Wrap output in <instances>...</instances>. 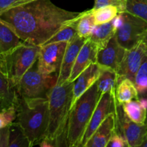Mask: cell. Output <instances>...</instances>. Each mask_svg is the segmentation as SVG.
<instances>
[{
  "mask_svg": "<svg viewBox=\"0 0 147 147\" xmlns=\"http://www.w3.org/2000/svg\"><path fill=\"white\" fill-rule=\"evenodd\" d=\"M126 51V49L119 44L114 35L111 39L107 45L98 51L97 63L100 66L110 67L117 72Z\"/></svg>",
  "mask_w": 147,
  "mask_h": 147,
  "instance_id": "13",
  "label": "cell"
},
{
  "mask_svg": "<svg viewBox=\"0 0 147 147\" xmlns=\"http://www.w3.org/2000/svg\"><path fill=\"white\" fill-rule=\"evenodd\" d=\"M96 25L93 9L81 12L77 23L78 35L83 38H88Z\"/></svg>",
  "mask_w": 147,
  "mask_h": 147,
  "instance_id": "24",
  "label": "cell"
},
{
  "mask_svg": "<svg viewBox=\"0 0 147 147\" xmlns=\"http://www.w3.org/2000/svg\"><path fill=\"white\" fill-rule=\"evenodd\" d=\"M134 84L139 98H147V54L135 77Z\"/></svg>",
  "mask_w": 147,
  "mask_h": 147,
  "instance_id": "27",
  "label": "cell"
},
{
  "mask_svg": "<svg viewBox=\"0 0 147 147\" xmlns=\"http://www.w3.org/2000/svg\"><path fill=\"white\" fill-rule=\"evenodd\" d=\"M68 42H58L40 46L37 66L42 73L57 74L61 67Z\"/></svg>",
  "mask_w": 147,
  "mask_h": 147,
  "instance_id": "9",
  "label": "cell"
},
{
  "mask_svg": "<svg viewBox=\"0 0 147 147\" xmlns=\"http://www.w3.org/2000/svg\"><path fill=\"white\" fill-rule=\"evenodd\" d=\"M98 51V48L96 45L90 38H87L78 54L68 82H74L79 75L89 65L97 63Z\"/></svg>",
  "mask_w": 147,
  "mask_h": 147,
  "instance_id": "14",
  "label": "cell"
},
{
  "mask_svg": "<svg viewBox=\"0 0 147 147\" xmlns=\"http://www.w3.org/2000/svg\"><path fill=\"white\" fill-rule=\"evenodd\" d=\"M17 0H0V14L8 9L14 7Z\"/></svg>",
  "mask_w": 147,
  "mask_h": 147,
  "instance_id": "33",
  "label": "cell"
},
{
  "mask_svg": "<svg viewBox=\"0 0 147 147\" xmlns=\"http://www.w3.org/2000/svg\"><path fill=\"white\" fill-rule=\"evenodd\" d=\"M139 103H140L141 106L147 110V98H145V97L139 98Z\"/></svg>",
  "mask_w": 147,
  "mask_h": 147,
  "instance_id": "37",
  "label": "cell"
},
{
  "mask_svg": "<svg viewBox=\"0 0 147 147\" xmlns=\"http://www.w3.org/2000/svg\"><path fill=\"white\" fill-rule=\"evenodd\" d=\"M39 146H41V147H54L55 146V144L50 140L49 138L47 137H45L41 142H40L39 144Z\"/></svg>",
  "mask_w": 147,
  "mask_h": 147,
  "instance_id": "35",
  "label": "cell"
},
{
  "mask_svg": "<svg viewBox=\"0 0 147 147\" xmlns=\"http://www.w3.org/2000/svg\"><path fill=\"white\" fill-rule=\"evenodd\" d=\"M100 73V65L97 63H93L83 70L74 80L72 106L78 99L93 84L97 82Z\"/></svg>",
  "mask_w": 147,
  "mask_h": 147,
  "instance_id": "15",
  "label": "cell"
},
{
  "mask_svg": "<svg viewBox=\"0 0 147 147\" xmlns=\"http://www.w3.org/2000/svg\"><path fill=\"white\" fill-rule=\"evenodd\" d=\"M36 1V0H17L14 6L19 5V4H25V3L30 2V1Z\"/></svg>",
  "mask_w": 147,
  "mask_h": 147,
  "instance_id": "38",
  "label": "cell"
},
{
  "mask_svg": "<svg viewBox=\"0 0 147 147\" xmlns=\"http://www.w3.org/2000/svg\"><path fill=\"white\" fill-rule=\"evenodd\" d=\"M116 92L105 93L100 98L97 106L92 115L89 124L85 131L83 137L82 139L80 147H85L87 142L90 139L94 132L97 130L100 124L103 123L109 113L113 112L114 110V95Z\"/></svg>",
  "mask_w": 147,
  "mask_h": 147,
  "instance_id": "11",
  "label": "cell"
},
{
  "mask_svg": "<svg viewBox=\"0 0 147 147\" xmlns=\"http://www.w3.org/2000/svg\"><path fill=\"white\" fill-rule=\"evenodd\" d=\"M142 41H143L144 43L145 46H146V48L147 50V30H146V32H145L144 35L143 39H142Z\"/></svg>",
  "mask_w": 147,
  "mask_h": 147,
  "instance_id": "39",
  "label": "cell"
},
{
  "mask_svg": "<svg viewBox=\"0 0 147 147\" xmlns=\"http://www.w3.org/2000/svg\"><path fill=\"white\" fill-rule=\"evenodd\" d=\"M123 12L119 13L112 20V23H113V26H114L115 28L116 29V30L121 27V26L123 24Z\"/></svg>",
  "mask_w": 147,
  "mask_h": 147,
  "instance_id": "34",
  "label": "cell"
},
{
  "mask_svg": "<svg viewBox=\"0 0 147 147\" xmlns=\"http://www.w3.org/2000/svg\"><path fill=\"white\" fill-rule=\"evenodd\" d=\"M123 14V24L116 30L115 37L119 44L127 50L142 40L147 30V22L140 17L126 11Z\"/></svg>",
  "mask_w": 147,
  "mask_h": 147,
  "instance_id": "8",
  "label": "cell"
},
{
  "mask_svg": "<svg viewBox=\"0 0 147 147\" xmlns=\"http://www.w3.org/2000/svg\"><path fill=\"white\" fill-rule=\"evenodd\" d=\"M81 13L80 14V15ZM80 15L72 20L70 22L63 26L55 34H53L47 41H46L42 45L50 43L58 42H70L73 40L77 34V23ZM42 46V45H41Z\"/></svg>",
  "mask_w": 147,
  "mask_h": 147,
  "instance_id": "22",
  "label": "cell"
},
{
  "mask_svg": "<svg viewBox=\"0 0 147 147\" xmlns=\"http://www.w3.org/2000/svg\"><path fill=\"white\" fill-rule=\"evenodd\" d=\"M25 42L14 30L0 19V54H4Z\"/></svg>",
  "mask_w": 147,
  "mask_h": 147,
  "instance_id": "17",
  "label": "cell"
},
{
  "mask_svg": "<svg viewBox=\"0 0 147 147\" xmlns=\"http://www.w3.org/2000/svg\"><path fill=\"white\" fill-rule=\"evenodd\" d=\"M17 119L15 104L7 108L0 112V129L11 125Z\"/></svg>",
  "mask_w": 147,
  "mask_h": 147,
  "instance_id": "29",
  "label": "cell"
},
{
  "mask_svg": "<svg viewBox=\"0 0 147 147\" xmlns=\"http://www.w3.org/2000/svg\"><path fill=\"white\" fill-rule=\"evenodd\" d=\"M80 13L60 8L50 0H36L8 9L0 19L24 42L41 46Z\"/></svg>",
  "mask_w": 147,
  "mask_h": 147,
  "instance_id": "1",
  "label": "cell"
},
{
  "mask_svg": "<svg viewBox=\"0 0 147 147\" xmlns=\"http://www.w3.org/2000/svg\"><path fill=\"white\" fill-rule=\"evenodd\" d=\"M129 147L127 142L124 139L123 136L119 134L118 132L114 131L112 135L107 147Z\"/></svg>",
  "mask_w": 147,
  "mask_h": 147,
  "instance_id": "31",
  "label": "cell"
},
{
  "mask_svg": "<svg viewBox=\"0 0 147 147\" xmlns=\"http://www.w3.org/2000/svg\"><path fill=\"white\" fill-rule=\"evenodd\" d=\"M116 98L121 104L128 103L132 100L139 99V93L134 83L128 78L121 80L116 86Z\"/></svg>",
  "mask_w": 147,
  "mask_h": 147,
  "instance_id": "20",
  "label": "cell"
},
{
  "mask_svg": "<svg viewBox=\"0 0 147 147\" xmlns=\"http://www.w3.org/2000/svg\"><path fill=\"white\" fill-rule=\"evenodd\" d=\"M114 110L116 117L115 131L120 134L127 142L129 147H141L144 136L147 133V126L145 124H138L132 121L123 111L114 95Z\"/></svg>",
  "mask_w": 147,
  "mask_h": 147,
  "instance_id": "7",
  "label": "cell"
},
{
  "mask_svg": "<svg viewBox=\"0 0 147 147\" xmlns=\"http://www.w3.org/2000/svg\"><path fill=\"white\" fill-rule=\"evenodd\" d=\"M141 147H147V133L146 136H144V139L143 142H142V145H141Z\"/></svg>",
  "mask_w": 147,
  "mask_h": 147,
  "instance_id": "40",
  "label": "cell"
},
{
  "mask_svg": "<svg viewBox=\"0 0 147 147\" xmlns=\"http://www.w3.org/2000/svg\"><path fill=\"white\" fill-rule=\"evenodd\" d=\"M9 106H9L1 98H0V112L2 111L3 110H4V109H7V108L9 107Z\"/></svg>",
  "mask_w": 147,
  "mask_h": 147,
  "instance_id": "36",
  "label": "cell"
},
{
  "mask_svg": "<svg viewBox=\"0 0 147 147\" xmlns=\"http://www.w3.org/2000/svg\"><path fill=\"white\" fill-rule=\"evenodd\" d=\"M123 111L128 117L138 124H145L147 116V110L141 106L139 99L132 100L122 104Z\"/></svg>",
  "mask_w": 147,
  "mask_h": 147,
  "instance_id": "23",
  "label": "cell"
},
{
  "mask_svg": "<svg viewBox=\"0 0 147 147\" xmlns=\"http://www.w3.org/2000/svg\"><path fill=\"white\" fill-rule=\"evenodd\" d=\"M57 75H45L38 70L37 61L23 76L16 86L17 94L25 98H47L50 90L57 84Z\"/></svg>",
  "mask_w": 147,
  "mask_h": 147,
  "instance_id": "6",
  "label": "cell"
},
{
  "mask_svg": "<svg viewBox=\"0 0 147 147\" xmlns=\"http://www.w3.org/2000/svg\"><path fill=\"white\" fill-rule=\"evenodd\" d=\"M73 82L56 84L48 94L49 126L45 137L55 146L66 144V130L71 110L73 96Z\"/></svg>",
  "mask_w": 147,
  "mask_h": 147,
  "instance_id": "3",
  "label": "cell"
},
{
  "mask_svg": "<svg viewBox=\"0 0 147 147\" xmlns=\"http://www.w3.org/2000/svg\"><path fill=\"white\" fill-rule=\"evenodd\" d=\"M17 119L30 140L31 146L38 145L47 134L49 126L48 98H25L18 95L15 102Z\"/></svg>",
  "mask_w": 147,
  "mask_h": 147,
  "instance_id": "2",
  "label": "cell"
},
{
  "mask_svg": "<svg viewBox=\"0 0 147 147\" xmlns=\"http://www.w3.org/2000/svg\"><path fill=\"white\" fill-rule=\"evenodd\" d=\"M115 129L116 117L114 112H112L99 126L85 147H107Z\"/></svg>",
  "mask_w": 147,
  "mask_h": 147,
  "instance_id": "16",
  "label": "cell"
},
{
  "mask_svg": "<svg viewBox=\"0 0 147 147\" xmlns=\"http://www.w3.org/2000/svg\"><path fill=\"white\" fill-rule=\"evenodd\" d=\"M9 126L0 129V147H9Z\"/></svg>",
  "mask_w": 147,
  "mask_h": 147,
  "instance_id": "32",
  "label": "cell"
},
{
  "mask_svg": "<svg viewBox=\"0 0 147 147\" xmlns=\"http://www.w3.org/2000/svg\"><path fill=\"white\" fill-rule=\"evenodd\" d=\"M40 50V46L24 42L1 54V67L13 86L16 87L26 72L34 65Z\"/></svg>",
  "mask_w": 147,
  "mask_h": 147,
  "instance_id": "5",
  "label": "cell"
},
{
  "mask_svg": "<svg viewBox=\"0 0 147 147\" xmlns=\"http://www.w3.org/2000/svg\"><path fill=\"white\" fill-rule=\"evenodd\" d=\"M100 98L96 83L72 106L66 130V146H80L83 135Z\"/></svg>",
  "mask_w": 147,
  "mask_h": 147,
  "instance_id": "4",
  "label": "cell"
},
{
  "mask_svg": "<svg viewBox=\"0 0 147 147\" xmlns=\"http://www.w3.org/2000/svg\"><path fill=\"white\" fill-rule=\"evenodd\" d=\"M145 125L147 126V116H146V122H145Z\"/></svg>",
  "mask_w": 147,
  "mask_h": 147,
  "instance_id": "41",
  "label": "cell"
},
{
  "mask_svg": "<svg viewBox=\"0 0 147 147\" xmlns=\"http://www.w3.org/2000/svg\"><path fill=\"white\" fill-rule=\"evenodd\" d=\"M96 24L107 23L113 20V19L119 14V9L113 5L104 6L98 9H93Z\"/></svg>",
  "mask_w": 147,
  "mask_h": 147,
  "instance_id": "26",
  "label": "cell"
},
{
  "mask_svg": "<svg viewBox=\"0 0 147 147\" xmlns=\"http://www.w3.org/2000/svg\"><path fill=\"white\" fill-rule=\"evenodd\" d=\"M126 11L147 22V0H126Z\"/></svg>",
  "mask_w": 147,
  "mask_h": 147,
  "instance_id": "28",
  "label": "cell"
},
{
  "mask_svg": "<svg viewBox=\"0 0 147 147\" xmlns=\"http://www.w3.org/2000/svg\"><path fill=\"white\" fill-rule=\"evenodd\" d=\"M96 83L100 97L107 92L114 93L118 84L117 72L110 67L100 66V76Z\"/></svg>",
  "mask_w": 147,
  "mask_h": 147,
  "instance_id": "19",
  "label": "cell"
},
{
  "mask_svg": "<svg viewBox=\"0 0 147 147\" xmlns=\"http://www.w3.org/2000/svg\"><path fill=\"white\" fill-rule=\"evenodd\" d=\"M86 40L87 38H83L76 35L73 40L68 42L57 76V84H63L68 81L78 54Z\"/></svg>",
  "mask_w": 147,
  "mask_h": 147,
  "instance_id": "12",
  "label": "cell"
},
{
  "mask_svg": "<svg viewBox=\"0 0 147 147\" xmlns=\"http://www.w3.org/2000/svg\"><path fill=\"white\" fill-rule=\"evenodd\" d=\"M126 0H95L93 9H98L99 7L108 5L115 6L119 9V12L126 11Z\"/></svg>",
  "mask_w": 147,
  "mask_h": 147,
  "instance_id": "30",
  "label": "cell"
},
{
  "mask_svg": "<svg viewBox=\"0 0 147 147\" xmlns=\"http://www.w3.org/2000/svg\"><path fill=\"white\" fill-rule=\"evenodd\" d=\"M146 54V46L142 40L131 49L126 50L117 70L118 84L121 80L125 78L130 79L134 83L136 73L139 71Z\"/></svg>",
  "mask_w": 147,
  "mask_h": 147,
  "instance_id": "10",
  "label": "cell"
},
{
  "mask_svg": "<svg viewBox=\"0 0 147 147\" xmlns=\"http://www.w3.org/2000/svg\"><path fill=\"white\" fill-rule=\"evenodd\" d=\"M31 147L30 140L17 121L9 126V147Z\"/></svg>",
  "mask_w": 147,
  "mask_h": 147,
  "instance_id": "25",
  "label": "cell"
},
{
  "mask_svg": "<svg viewBox=\"0 0 147 147\" xmlns=\"http://www.w3.org/2000/svg\"><path fill=\"white\" fill-rule=\"evenodd\" d=\"M116 29L112 23V20L104 24H96L92 32L90 38L98 48V50L104 48L111 39L116 34Z\"/></svg>",
  "mask_w": 147,
  "mask_h": 147,
  "instance_id": "18",
  "label": "cell"
},
{
  "mask_svg": "<svg viewBox=\"0 0 147 147\" xmlns=\"http://www.w3.org/2000/svg\"><path fill=\"white\" fill-rule=\"evenodd\" d=\"M18 94L17 88L9 80L1 67L0 54V98H1L9 106H12L15 103Z\"/></svg>",
  "mask_w": 147,
  "mask_h": 147,
  "instance_id": "21",
  "label": "cell"
}]
</instances>
